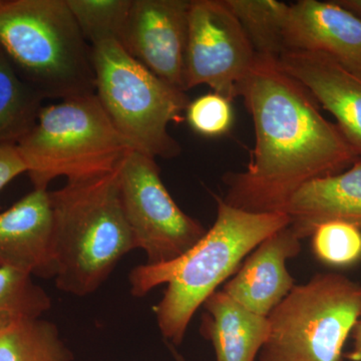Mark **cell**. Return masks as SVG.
I'll return each instance as SVG.
<instances>
[{
    "mask_svg": "<svg viewBox=\"0 0 361 361\" xmlns=\"http://www.w3.org/2000/svg\"><path fill=\"white\" fill-rule=\"evenodd\" d=\"M238 97L251 114L255 146L246 170L224 176L227 192L222 199L228 205L253 213H284L303 185L343 172L360 159L278 59L257 56L239 85Z\"/></svg>",
    "mask_w": 361,
    "mask_h": 361,
    "instance_id": "1",
    "label": "cell"
},
{
    "mask_svg": "<svg viewBox=\"0 0 361 361\" xmlns=\"http://www.w3.org/2000/svg\"><path fill=\"white\" fill-rule=\"evenodd\" d=\"M215 199V223L196 245L171 262L137 266L129 275L135 297L167 285L154 311L161 336L175 348L184 341L197 310L237 272L244 258L273 233L290 225L285 213L248 212Z\"/></svg>",
    "mask_w": 361,
    "mask_h": 361,
    "instance_id": "2",
    "label": "cell"
},
{
    "mask_svg": "<svg viewBox=\"0 0 361 361\" xmlns=\"http://www.w3.org/2000/svg\"><path fill=\"white\" fill-rule=\"evenodd\" d=\"M49 193L56 286L71 295H90L121 259L135 249L121 201L118 169L111 174L66 182Z\"/></svg>",
    "mask_w": 361,
    "mask_h": 361,
    "instance_id": "3",
    "label": "cell"
},
{
    "mask_svg": "<svg viewBox=\"0 0 361 361\" xmlns=\"http://www.w3.org/2000/svg\"><path fill=\"white\" fill-rule=\"evenodd\" d=\"M0 49L44 99L96 94L92 49L66 0H0Z\"/></svg>",
    "mask_w": 361,
    "mask_h": 361,
    "instance_id": "4",
    "label": "cell"
},
{
    "mask_svg": "<svg viewBox=\"0 0 361 361\" xmlns=\"http://www.w3.org/2000/svg\"><path fill=\"white\" fill-rule=\"evenodd\" d=\"M16 148L33 189L39 190L59 177L73 182L111 174L133 149L96 94L44 106Z\"/></svg>",
    "mask_w": 361,
    "mask_h": 361,
    "instance_id": "5",
    "label": "cell"
},
{
    "mask_svg": "<svg viewBox=\"0 0 361 361\" xmlns=\"http://www.w3.org/2000/svg\"><path fill=\"white\" fill-rule=\"evenodd\" d=\"M96 96L116 129L135 151L151 158H177L179 142L169 133L190 101L135 61L116 40L90 45Z\"/></svg>",
    "mask_w": 361,
    "mask_h": 361,
    "instance_id": "6",
    "label": "cell"
},
{
    "mask_svg": "<svg viewBox=\"0 0 361 361\" xmlns=\"http://www.w3.org/2000/svg\"><path fill=\"white\" fill-rule=\"evenodd\" d=\"M361 317V284L319 273L295 285L268 315L269 334L259 361H343Z\"/></svg>",
    "mask_w": 361,
    "mask_h": 361,
    "instance_id": "7",
    "label": "cell"
},
{
    "mask_svg": "<svg viewBox=\"0 0 361 361\" xmlns=\"http://www.w3.org/2000/svg\"><path fill=\"white\" fill-rule=\"evenodd\" d=\"M118 179L123 213L146 264L171 262L205 236L208 230L173 200L155 159L132 149L118 166Z\"/></svg>",
    "mask_w": 361,
    "mask_h": 361,
    "instance_id": "8",
    "label": "cell"
},
{
    "mask_svg": "<svg viewBox=\"0 0 361 361\" xmlns=\"http://www.w3.org/2000/svg\"><path fill=\"white\" fill-rule=\"evenodd\" d=\"M256 58L250 40L224 0H191L185 92L205 85L233 101Z\"/></svg>",
    "mask_w": 361,
    "mask_h": 361,
    "instance_id": "9",
    "label": "cell"
},
{
    "mask_svg": "<svg viewBox=\"0 0 361 361\" xmlns=\"http://www.w3.org/2000/svg\"><path fill=\"white\" fill-rule=\"evenodd\" d=\"M191 0H133L121 45L135 61L185 92Z\"/></svg>",
    "mask_w": 361,
    "mask_h": 361,
    "instance_id": "10",
    "label": "cell"
},
{
    "mask_svg": "<svg viewBox=\"0 0 361 361\" xmlns=\"http://www.w3.org/2000/svg\"><path fill=\"white\" fill-rule=\"evenodd\" d=\"M0 268H13L42 279L56 276L49 190L33 189L0 213Z\"/></svg>",
    "mask_w": 361,
    "mask_h": 361,
    "instance_id": "11",
    "label": "cell"
},
{
    "mask_svg": "<svg viewBox=\"0 0 361 361\" xmlns=\"http://www.w3.org/2000/svg\"><path fill=\"white\" fill-rule=\"evenodd\" d=\"M284 44L286 51L326 54L361 78V18L336 1L290 4Z\"/></svg>",
    "mask_w": 361,
    "mask_h": 361,
    "instance_id": "12",
    "label": "cell"
},
{
    "mask_svg": "<svg viewBox=\"0 0 361 361\" xmlns=\"http://www.w3.org/2000/svg\"><path fill=\"white\" fill-rule=\"evenodd\" d=\"M278 63L336 118L337 128L361 158V78L322 52L285 51Z\"/></svg>",
    "mask_w": 361,
    "mask_h": 361,
    "instance_id": "13",
    "label": "cell"
},
{
    "mask_svg": "<svg viewBox=\"0 0 361 361\" xmlns=\"http://www.w3.org/2000/svg\"><path fill=\"white\" fill-rule=\"evenodd\" d=\"M300 251L301 240L293 228H282L251 252L222 291L246 310L268 317L295 286L286 261Z\"/></svg>",
    "mask_w": 361,
    "mask_h": 361,
    "instance_id": "14",
    "label": "cell"
},
{
    "mask_svg": "<svg viewBox=\"0 0 361 361\" xmlns=\"http://www.w3.org/2000/svg\"><path fill=\"white\" fill-rule=\"evenodd\" d=\"M299 239L312 236L318 226L344 221L361 228V158L338 174L303 185L284 209Z\"/></svg>",
    "mask_w": 361,
    "mask_h": 361,
    "instance_id": "15",
    "label": "cell"
},
{
    "mask_svg": "<svg viewBox=\"0 0 361 361\" xmlns=\"http://www.w3.org/2000/svg\"><path fill=\"white\" fill-rule=\"evenodd\" d=\"M200 332L216 361H255L269 334V322L217 290L203 305Z\"/></svg>",
    "mask_w": 361,
    "mask_h": 361,
    "instance_id": "16",
    "label": "cell"
},
{
    "mask_svg": "<svg viewBox=\"0 0 361 361\" xmlns=\"http://www.w3.org/2000/svg\"><path fill=\"white\" fill-rule=\"evenodd\" d=\"M44 101L0 49V146H16L33 129Z\"/></svg>",
    "mask_w": 361,
    "mask_h": 361,
    "instance_id": "17",
    "label": "cell"
},
{
    "mask_svg": "<svg viewBox=\"0 0 361 361\" xmlns=\"http://www.w3.org/2000/svg\"><path fill=\"white\" fill-rule=\"evenodd\" d=\"M250 40L256 56L279 59L290 4L277 0H224Z\"/></svg>",
    "mask_w": 361,
    "mask_h": 361,
    "instance_id": "18",
    "label": "cell"
},
{
    "mask_svg": "<svg viewBox=\"0 0 361 361\" xmlns=\"http://www.w3.org/2000/svg\"><path fill=\"white\" fill-rule=\"evenodd\" d=\"M56 324L33 319L0 329V361H73Z\"/></svg>",
    "mask_w": 361,
    "mask_h": 361,
    "instance_id": "19",
    "label": "cell"
},
{
    "mask_svg": "<svg viewBox=\"0 0 361 361\" xmlns=\"http://www.w3.org/2000/svg\"><path fill=\"white\" fill-rule=\"evenodd\" d=\"M51 307V296L32 276L13 268H0V329L39 319Z\"/></svg>",
    "mask_w": 361,
    "mask_h": 361,
    "instance_id": "20",
    "label": "cell"
},
{
    "mask_svg": "<svg viewBox=\"0 0 361 361\" xmlns=\"http://www.w3.org/2000/svg\"><path fill=\"white\" fill-rule=\"evenodd\" d=\"M133 0H66L90 45L104 40L121 44Z\"/></svg>",
    "mask_w": 361,
    "mask_h": 361,
    "instance_id": "21",
    "label": "cell"
},
{
    "mask_svg": "<svg viewBox=\"0 0 361 361\" xmlns=\"http://www.w3.org/2000/svg\"><path fill=\"white\" fill-rule=\"evenodd\" d=\"M313 253L320 262L344 268L361 261V228L344 221L318 226L311 236Z\"/></svg>",
    "mask_w": 361,
    "mask_h": 361,
    "instance_id": "22",
    "label": "cell"
},
{
    "mask_svg": "<svg viewBox=\"0 0 361 361\" xmlns=\"http://www.w3.org/2000/svg\"><path fill=\"white\" fill-rule=\"evenodd\" d=\"M232 101L217 92L190 102L186 118L191 129L205 137H219L229 132L234 122Z\"/></svg>",
    "mask_w": 361,
    "mask_h": 361,
    "instance_id": "23",
    "label": "cell"
},
{
    "mask_svg": "<svg viewBox=\"0 0 361 361\" xmlns=\"http://www.w3.org/2000/svg\"><path fill=\"white\" fill-rule=\"evenodd\" d=\"M23 174H26V169L16 146H0V192Z\"/></svg>",
    "mask_w": 361,
    "mask_h": 361,
    "instance_id": "24",
    "label": "cell"
},
{
    "mask_svg": "<svg viewBox=\"0 0 361 361\" xmlns=\"http://www.w3.org/2000/svg\"><path fill=\"white\" fill-rule=\"evenodd\" d=\"M353 348L344 357L349 361H361V317L353 330Z\"/></svg>",
    "mask_w": 361,
    "mask_h": 361,
    "instance_id": "25",
    "label": "cell"
},
{
    "mask_svg": "<svg viewBox=\"0 0 361 361\" xmlns=\"http://www.w3.org/2000/svg\"><path fill=\"white\" fill-rule=\"evenodd\" d=\"M334 1L361 18V0H334Z\"/></svg>",
    "mask_w": 361,
    "mask_h": 361,
    "instance_id": "26",
    "label": "cell"
},
{
    "mask_svg": "<svg viewBox=\"0 0 361 361\" xmlns=\"http://www.w3.org/2000/svg\"><path fill=\"white\" fill-rule=\"evenodd\" d=\"M171 350H172L173 356H174L175 361H186L182 355L176 351L175 346L170 345Z\"/></svg>",
    "mask_w": 361,
    "mask_h": 361,
    "instance_id": "27",
    "label": "cell"
}]
</instances>
